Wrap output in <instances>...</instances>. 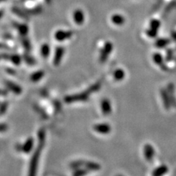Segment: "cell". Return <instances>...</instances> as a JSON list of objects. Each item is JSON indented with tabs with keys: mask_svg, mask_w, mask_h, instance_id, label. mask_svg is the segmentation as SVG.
I'll return each mask as SVG.
<instances>
[{
	"mask_svg": "<svg viewBox=\"0 0 176 176\" xmlns=\"http://www.w3.org/2000/svg\"><path fill=\"white\" fill-rule=\"evenodd\" d=\"M89 96H90V93H89L88 91H85L83 93L67 96L65 98V102L68 103H72L75 102H84V101H86L89 98Z\"/></svg>",
	"mask_w": 176,
	"mask_h": 176,
	"instance_id": "1",
	"label": "cell"
},
{
	"mask_svg": "<svg viewBox=\"0 0 176 176\" xmlns=\"http://www.w3.org/2000/svg\"><path fill=\"white\" fill-rule=\"evenodd\" d=\"M73 20H74L75 24H76L77 26H82L85 20L84 11L79 8L75 10L73 13Z\"/></svg>",
	"mask_w": 176,
	"mask_h": 176,
	"instance_id": "2",
	"label": "cell"
},
{
	"mask_svg": "<svg viewBox=\"0 0 176 176\" xmlns=\"http://www.w3.org/2000/svg\"><path fill=\"white\" fill-rule=\"evenodd\" d=\"M155 155V151L153 147L150 144H146L144 146V156L147 161H151Z\"/></svg>",
	"mask_w": 176,
	"mask_h": 176,
	"instance_id": "3",
	"label": "cell"
},
{
	"mask_svg": "<svg viewBox=\"0 0 176 176\" xmlns=\"http://www.w3.org/2000/svg\"><path fill=\"white\" fill-rule=\"evenodd\" d=\"M93 129L96 132L102 133V134H107L111 131V126L107 123L96 124L93 126Z\"/></svg>",
	"mask_w": 176,
	"mask_h": 176,
	"instance_id": "4",
	"label": "cell"
},
{
	"mask_svg": "<svg viewBox=\"0 0 176 176\" xmlns=\"http://www.w3.org/2000/svg\"><path fill=\"white\" fill-rule=\"evenodd\" d=\"M101 107H102V113L104 115H109L112 112V106H111V103L108 99H103L101 103Z\"/></svg>",
	"mask_w": 176,
	"mask_h": 176,
	"instance_id": "5",
	"label": "cell"
},
{
	"mask_svg": "<svg viewBox=\"0 0 176 176\" xmlns=\"http://www.w3.org/2000/svg\"><path fill=\"white\" fill-rule=\"evenodd\" d=\"M111 22L114 24L115 26H123L125 22V18L124 16H123L121 14L117 13V14H113L110 18Z\"/></svg>",
	"mask_w": 176,
	"mask_h": 176,
	"instance_id": "6",
	"label": "cell"
},
{
	"mask_svg": "<svg viewBox=\"0 0 176 176\" xmlns=\"http://www.w3.org/2000/svg\"><path fill=\"white\" fill-rule=\"evenodd\" d=\"M161 99H162V102L164 104V106L166 110H169L171 107V101L170 98H169V96L168 95V93H167V90H161Z\"/></svg>",
	"mask_w": 176,
	"mask_h": 176,
	"instance_id": "7",
	"label": "cell"
},
{
	"mask_svg": "<svg viewBox=\"0 0 176 176\" xmlns=\"http://www.w3.org/2000/svg\"><path fill=\"white\" fill-rule=\"evenodd\" d=\"M104 47L105 48L103 49L102 53L101 54V56H100V61L102 62L106 61L107 60V57H108V56L110 55V52H112V45H111L110 43H107Z\"/></svg>",
	"mask_w": 176,
	"mask_h": 176,
	"instance_id": "8",
	"label": "cell"
},
{
	"mask_svg": "<svg viewBox=\"0 0 176 176\" xmlns=\"http://www.w3.org/2000/svg\"><path fill=\"white\" fill-rule=\"evenodd\" d=\"M167 93H168V95L169 96V98H170L171 101V104L173 106H176V100L175 98V95H174V93H175V89H174V85L173 84H169L168 87H167Z\"/></svg>",
	"mask_w": 176,
	"mask_h": 176,
	"instance_id": "9",
	"label": "cell"
},
{
	"mask_svg": "<svg viewBox=\"0 0 176 176\" xmlns=\"http://www.w3.org/2000/svg\"><path fill=\"white\" fill-rule=\"evenodd\" d=\"M168 171V168L166 165H161L160 167H157L156 169L153 171V176H162L165 175Z\"/></svg>",
	"mask_w": 176,
	"mask_h": 176,
	"instance_id": "10",
	"label": "cell"
},
{
	"mask_svg": "<svg viewBox=\"0 0 176 176\" xmlns=\"http://www.w3.org/2000/svg\"><path fill=\"white\" fill-rule=\"evenodd\" d=\"M85 168L88 169L89 171H96L101 169V166L98 164L93 162V161H88V162L84 163Z\"/></svg>",
	"mask_w": 176,
	"mask_h": 176,
	"instance_id": "11",
	"label": "cell"
},
{
	"mask_svg": "<svg viewBox=\"0 0 176 176\" xmlns=\"http://www.w3.org/2000/svg\"><path fill=\"white\" fill-rule=\"evenodd\" d=\"M113 77H114V79L117 81V82L123 80L125 78V71L122 69H120V68L115 70L114 74H113Z\"/></svg>",
	"mask_w": 176,
	"mask_h": 176,
	"instance_id": "12",
	"label": "cell"
},
{
	"mask_svg": "<svg viewBox=\"0 0 176 176\" xmlns=\"http://www.w3.org/2000/svg\"><path fill=\"white\" fill-rule=\"evenodd\" d=\"M89 172L88 169H76L74 173V176H84Z\"/></svg>",
	"mask_w": 176,
	"mask_h": 176,
	"instance_id": "13",
	"label": "cell"
},
{
	"mask_svg": "<svg viewBox=\"0 0 176 176\" xmlns=\"http://www.w3.org/2000/svg\"><path fill=\"white\" fill-rule=\"evenodd\" d=\"M84 163H85V161H76L71 163L70 167H71V168L73 169H76L79 168L80 167H82V165H84Z\"/></svg>",
	"mask_w": 176,
	"mask_h": 176,
	"instance_id": "14",
	"label": "cell"
},
{
	"mask_svg": "<svg viewBox=\"0 0 176 176\" xmlns=\"http://www.w3.org/2000/svg\"><path fill=\"white\" fill-rule=\"evenodd\" d=\"M153 60H154L156 63L159 65H161V64L162 63V56H161V54H156L153 55Z\"/></svg>",
	"mask_w": 176,
	"mask_h": 176,
	"instance_id": "15",
	"label": "cell"
},
{
	"mask_svg": "<svg viewBox=\"0 0 176 176\" xmlns=\"http://www.w3.org/2000/svg\"><path fill=\"white\" fill-rule=\"evenodd\" d=\"M117 176H122V175H117Z\"/></svg>",
	"mask_w": 176,
	"mask_h": 176,
	"instance_id": "16",
	"label": "cell"
}]
</instances>
